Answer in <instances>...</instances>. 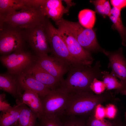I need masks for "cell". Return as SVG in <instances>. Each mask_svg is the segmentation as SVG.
<instances>
[{
	"mask_svg": "<svg viewBox=\"0 0 126 126\" xmlns=\"http://www.w3.org/2000/svg\"><path fill=\"white\" fill-rule=\"evenodd\" d=\"M99 61L93 66L76 63L69 67L67 77L59 88L69 93L91 91L90 88L94 79H102Z\"/></svg>",
	"mask_w": 126,
	"mask_h": 126,
	"instance_id": "cell-1",
	"label": "cell"
},
{
	"mask_svg": "<svg viewBox=\"0 0 126 126\" xmlns=\"http://www.w3.org/2000/svg\"><path fill=\"white\" fill-rule=\"evenodd\" d=\"M70 94L64 117H89L94 114L98 105L112 99L111 94L107 92L100 94H95L91 91Z\"/></svg>",
	"mask_w": 126,
	"mask_h": 126,
	"instance_id": "cell-2",
	"label": "cell"
},
{
	"mask_svg": "<svg viewBox=\"0 0 126 126\" xmlns=\"http://www.w3.org/2000/svg\"><path fill=\"white\" fill-rule=\"evenodd\" d=\"M46 17L39 8L27 7L9 14L0 16V25L19 29H29L45 21Z\"/></svg>",
	"mask_w": 126,
	"mask_h": 126,
	"instance_id": "cell-3",
	"label": "cell"
},
{
	"mask_svg": "<svg viewBox=\"0 0 126 126\" xmlns=\"http://www.w3.org/2000/svg\"><path fill=\"white\" fill-rule=\"evenodd\" d=\"M55 23L58 28H63L71 34L86 50L90 52H102L103 49L99 45L93 29L84 28L79 22L70 21L63 18Z\"/></svg>",
	"mask_w": 126,
	"mask_h": 126,
	"instance_id": "cell-4",
	"label": "cell"
},
{
	"mask_svg": "<svg viewBox=\"0 0 126 126\" xmlns=\"http://www.w3.org/2000/svg\"><path fill=\"white\" fill-rule=\"evenodd\" d=\"M70 96V93L59 88L51 90L49 93L41 99L43 111V116H56L61 119L64 116Z\"/></svg>",
	"mask_w": 126,
	"mask_h": 126,
	"instance_id": "cell-5",
	"label": "cell"
},
{
	"mask_svg": "<svg viewBox=\"0 0 126 126\" xmlns=\"http://www.w3.org/2000/svg\"><path fill=\"white\" fill-rule=\"evenodd\" d=\"M45 25L48 43L52 56L60 60L69 67L79 63L71 57L58 29L55 27L48 18L46 20Z\"/></svg>",
	"mask_w": 126,
	"mask_h": 126,
	"instance_id": "cell-6",
	"label": "cell"
},
{
	"mask_svg": "<svg viewBox=\"0 0 126 126\" xmlns=\"http://www.w3.org/2000/svg\"><path fill=\"white\" fill-rule=\"evenodd\" d=\"M24 32V39L27 40L37 55L48 54L51 52L46 28V22Z\"/></svg>",
	"mask_w": 126,
	"mask_h": 126,
	"instance_id": "cell-7",
	"label": "cell"
},
{
	"mask_svg": "<svg viewBox=\"0 0 126 126\" xmlns=\"http://www.w3.org/2000/svg\"><path fill=\"white\" fill-rule=\"evenodd\" d=\"M0 60L7 69L9 74L18 75L24 71L32 64L33 58L29 52L22 49L12 53L1 56Z\"/></svg>",
	"mask_w": 126,
	"mask_h": 126,
	"instance_id": "cell-8",
	"label": "cell"
},
{
	"mask_svg": "<svg viewBox=\"0 0 126 126\" xmlns=\"http://www.w3.org/2000/svg\"><path fill=\"white\" fill-rule=\"evenodd\" d=\"M57 29L72 58L79 63L91 66L94 59L90 52L85 49L69 32L60 28Z\"/></svg>",
	"mask_w": 126,
	"mask_h": 126,
	"instance_id": "cell-9",
	"label": "cell"
},
{
	"mask_svg": "<svg viewBox=\"0 0 126 126\" xmlns=\"http://www.w3.org/2000/svg\"><path fill=\"white\" fill-rule=\"evenodd\" d=\"M24 40V32L19 29L7 27L0 28V52L2 55L22 49Z\"/></svg>",
	"mask_w": 126,
	"mask_h": 126,
	"instance_id": "cell-10",
	"label": "cell"
},
{
	"mask_svg": "<svg viewBox=\"0 0 126 126\" xmlns=\"http://www.w3.org/2000/svg\"><path fill=\"white\" fill-rule=\"evenodd\" d=\"M36 63L43 69L55 77L61 83L64 80V75L69 66L60 60L48 54L37 55Z\"/></svg>",
	"mask_w": 126,
	"mask_h": 126,
	"instance_id": "cell-11",
	"label": "cell"
},
{
	"mask_svg": "<svg viewBox=\"0 0 126 126\" xmlns=\"http://www.w3.org/2000/svg\"><path fill=\"white\" fill-rule=\"evenodd\" d=\"M102 52L108 59V68L111 69V73L118 78L122 84L126 85V59L123 55L122 48L113 52L103 49Z\"/></svg>",
	"mask_w": 126,
	"mask_h": 126,
	"instance_id": "cell-12",
	"label": "cell"
},
{
	"mask_svg": "<svg viewBox=\"0 0 126 126\" xmlns=\"http://www.w3.org/2000/svg\"><path fill=\"white\" fill-rule=\"evenodd\" d=\"M70 7L65 8L60 0H42L39 8L45 16L56 22L68 12Z\"/></svg>",
	"mask_w": 126,
	"mask_h": 126,
	"instance_id": "cell-13",
	"label": "cell"
},
{
	"mask_svg": "<svg viewBox=\"0 0 126 126\" xmlns=\"http://www.w3.org/2000/svg\"><path fill=\"white\" fill-rule=\"evenodd\" d=\"M24 71L52 90L60 87L61 83L60 81L42 69L36 63L31 65Z\"/></svg>",
	"mask_w": 126,
	"mask_h": 126,
	"instance_id": "cell-14",
	"label": "cell"
},
{
	"mask_svg": "<svg viewBox=\"0 0 126 126\" xmlns=\"http://www.w3.org/2000/svg\"><path fill=\"white\" fill-rule=\"evenodd\" d=\"M17 78L24 91L27 89L34 91L38 94L41 99L48 94L52 90L24 71L18 75Z\"/></svg>",
	"mask_w": 126,
	"mask_h": 126,
	"instance_id": "cell-15",
	"label": "cell"
},
{
	"mask_svg": "<svg viewBox=\"0 0 126 126\" xmlns=\"http://www.w3.org/2000/svg\"><path fill=\"white\" fill-rule=\"evenodd\" d=\"M10 74H1L0 75V89L7 92L14 98H21L24 91L21 86L17 78Z\"/></svg>",
	"mask_w": 126,
	"mask_h": 126,
	"instance_id": "cell-16",
	"label": "cell"
},
{
	"mask_svg": "<svg viewBox=\"0 0 126 126\" xmlns=\"http://www.w3.org/2000/svg\"><path fill=\"white\" fill-rule=\"evenodd\" d=\"M18 99L22 103L29 107L39 120L43 116V111L41 99L36 93L25 89L21 97Z\"/></svg>",
	"mask_w": 126,
	"mask_h": 126,
	"instance_id": "cell-17",
	"label": "cell"
},
{
	"mask_svg": "<svg viewBox=\"0 0 126 126\" xmlns=\"http://www.w3.org/2000/svg\"><path fill=\"white\" fill-rule=\"evenodd\" d=\"M16 102V105L1 112L0 126H16L17 125L21 110V104L18 99Z\"/></svg>",
	"mask_w": 126,
	"mask_h": 126,
	"instance_id": "cell-18",
	"label": "cell"
},
{
	"mask_svg": "<svg viewBox=\"0 0 126 126\" xmlns=\"http://www.w3.org/2000/svg\"><path fill=\"white\" fill-rule=\"evenodd\" d=\"M121 10L113 7L110 11L109 18L113 23L112 28L116 30L119 33L121 38L122 44L126 46V28L122 21L121 15Z\"/></svg>",
	"mask_w": 126,
	"mask_h": 126,
	"instance_id": "cell-19",
	"label": "cell"
},
{
	"mask_svg": "<svg viewBox=\"0 0 126 126\" xmlns=\"http://www.w3.org/2000/svg\"><path fill=\"white\" fill-rule=\"evenodd\" d=\"M102 79L107 90H115L117 93L126 95V85L119 81L116 76L105 71H102Z\"/></svg>",
	"mask_w": 126,
	"mask_h": 126,
	"instance_id": "cell-20",
	"label": "cell"
},
{
	"mask_svg": "<svg viewBox=\"0 0 126 126\" xmlns=\"http://www.w3.org/2000/svg\"><path fill=\"white\" fill-rule=\"evenodd\" d=\"M17 126H35L36 123V115L25 104L22 103Z\"/></svg>",
	"mask_w": 126,
	"mask_h": 126,
	"instance_id": "cell-21",
	"label": "cell"
},
{
	"mask_svg": "<svg viewBox=\"0 0 126 126\" xmlns=\"http://www.w3.org/2000/svg\"><path fill=\"white\" fill-rule=\"evenodd\" d=\"M25 0H0V16L5 15L26 7Z\"/></svg>",
	"mask_w": 126,
	"mask_h": 126,
	"instance_id": "cell-22",
	"label": "cell"
},
{
	"mask_svg": "<svg viewBox=\"0 0 126 126\" xmlns=\"http://www.w3.org/2000/svg\"><path fill=\"white\" fill-rule=\"evenodd\" d=\"M79 23L84 28L92 29L96 20L95 12L88 9L80 10L78 16Z\"/></svg>",
	"mask_w": 126,
	"mask_h": 126,
	"instance_id": "cell-23",
	"label": "cell"
},
{
	"mask_svg": "<svg viewBox=\"0 0 126 126\" xmlns=\"http://www.w3.org/2000/svg\"><path fill=\"white\" fill-rule=\"evenodd\" d=\"M90 2L94 5L95 12L102 16L104 18L109 16L111 8L108 0H90Z\"/></svg>",
	"mask_w": 126,
	"mask_h": 126,
	"instance_id": "cell-24",
	"label": "cell"
},
{
	"mask_svg": "<svg viewBox=\"0 0 126 126\" xmlns=\"http://www.w3.org/2000/svg\"><path fill=\"white\" fill-rule=\"evenodd\" d=\"M86 118L79 116H66L61 119L63 126H87Z\"/></svg>",
	"mask_w": 126,
	"mask_h": 126,
	"instance_id": "cell-25",
	"label": "cell"
},
{
	"mask_svg": "<svg viewBox=\"0 0 126 126\" xmlns=\"http://www.w3.org/2000/svg\"><path fill=\"white\" fill-rule=\"evenodd\" d=\"M41 126H63L61 119L57 117H42L39 120Z\"/></svg>",
	"mask_w": 126,
	"mask_h": 126,
	"instance_id": "cell-26",
	"label": "cell"
},
{
	"mask_svg": "<svg viewBox=\"0 0 126 126\" xmlns=\"http://www.w3.org/2000/svg\"><path fill=\"white\" fill-rule=\"evenodd\" d=\"M91 90L96 94H100L104 92L106 88L105 84L103 82L98 79L94 78L90 86Z\"/></svg>",
	"mask_w": 126,
	"mask_h": 126,
	"instance_id": "cell-27",
	"label": "cell"
},
{
	"mask_svg": "<svg viewBox=\"0 0 126 126\" xmlns=\"http://www.w3.org/2000/svg\"><path fill=\"white\" fill-rule=\"evenodd\" d=\"M86 125L87 126H113L112 123L105 119H96L94 114L89 116L87 120Z\"/></svg>",
	"mask_w": 126,
	"mask_h": 126,
	"instance_id": "cell-28",
	"label": "cell"
},
{
	"mask_svg": "<svg viewBox=\"0 0 126 126\" xmlns=\"http://www.w3.org/2000/svg\"><path fill=\"white\" fill-rule=\"evenodd\" d=\"M94 116L96 119L102 120L106 117L105 107L101 104L98 105L96 107L94 112Z\"/></svg>",
	"mask_w": 126,
	"mask_h": 126,
	"instance_id": "cell-29",
	"label": "cell"
},
{
	"mask_svg": "<svg viewBox=\"0 0 126 126\" xmlns=\"http://www.w3.org/2000/svg\"><path fill=\"white\" fill-rule=\"evenodd\" d=\"M105 108L106 117L112 119L115 117L117 110L115 106L112 104L107 105Z\"/></svg>",
	"mask_w": 126,
	"mask_h": 126,
	"instance_id": "cell-30",
	"label": "cell"
},
{
	"mask_svg": "<svg viewBox=\"0 0 126 126\" xmlns=\"http://www.w3.org/2000/svg\"><path fill=\"white\" fill-rule=\"evenodd\" d=\"M5 96L4 93L0 95V111L1 112L6 111L11 107L6 100Z\"/></svg>",
	"mask_w": 126,
	"mask_h": 126,
	"instance_id": "cell-31",
	"label": "cell"
},
{
	"mask_svg": "<svg viewBox=\"0 0 126 126\" xmlns=\"http://www.w3.org/2000/svg\"><path fill=\"white\" fill-rule=\"evenodd\" d=\"M110 2L113 7L121 10L126 7V0H111Z\"/></svg>",
	"mask_w": 126,
	"mask_h": 126,
	"instance_id": "cell-32",
	"label": "cell"
},
{
	"mask_svg": "<svg viewBox=\"0 0 126 126\" xmlns=\"http://www.w3.org/2000/svg\"><path fill=\"white\" fill-rule=\"evenodd\" d=\"M114 125V126H123L122 123L119 121L115 122Z\"/></svg>",
	"mask_w": 126,
	"mask_h": 126,
	"instance_id": "cell-33",
	"label": "cell"
},
{
	"mask_svg": "<svg viewBox=\"0 0 126 126\" xmlns=\"http://www.w3.org/2000/svg\"><path fill=\"white\" fill-rule=\"evenodd\" d=\"M35 126H41L39 123H36Z\"/></svg>",
	"mask_w": 126,
	"mask_h": 126,
	"instance_id": "cell-34",
	"label": "cell"
},
{
	"mask_svg": "<svg viewBox=\"0 0 126 126\" xmlns=\"http://www.w3.org/2000/svg\"><path fill=\"white\" fill-rule=\"evenodd\" d=\"M125 119L126 120V112L125 113Z\"/></svg>",
	"mask_w": 126,
	"mask_h": 126,
	"instance_id": "cell-35",
	"label": "cell"
},
{
	"mask_svg": "<svg viewBox=\"0 0 126 126\" xmlns=\"http://www.w3.org/2000/svg\"></svg>",
	"mask_w": 126,
	"mask_h": 126,
	"instance_id": "cell-36",
	"label": "cell"
},
{
	"mask_svg": "<svg viewBox=\"0 0 126 126\" xmlns=\"http://www.w3.org/2000/svg\"><path fill=\"white\" fill-rule=\"evenodd\" d=\"M16 126H17V125H16Z\"/></svg>",
	"mask_w": 126,
	"mask_h": 126,
	"instance_id": "cell-37",
	"label": "cell"
}]
</instances>
